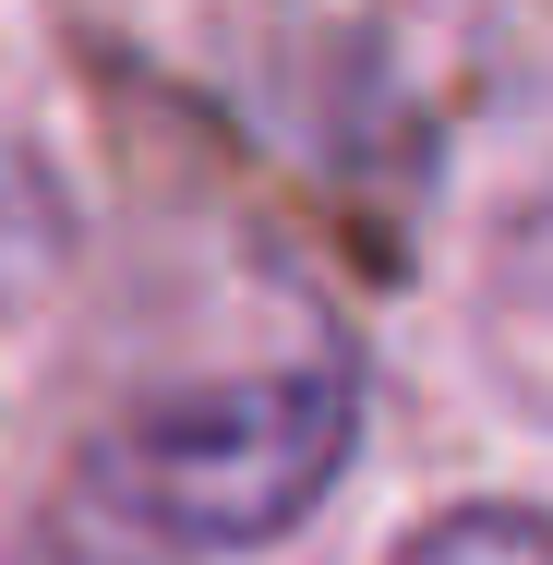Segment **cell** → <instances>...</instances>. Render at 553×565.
<instances>
[{"instance_id": "6da1fadb", "label": "cell", "mask_w": 553, "mask_h": 565, "mask_svg": "<svg viewBox=\"0 0 553 565\" xmlns=\"http://www.w3.org/2000/svg\"><path fill=\"white\" fill-rule=\"evenodd\" d=\"M361 457V373L349 361H277L193 397H145L97 434L85 505L132 530L145 554H241L301 530Z\"/></svg>"}, {"instance_id": "7a4b0ae2", "label": "cell", "mask_w": 553, "mask_h": 565, "mask_svg": "<svg viewBox=\"0 0 553 565\" xmlns=\"http://www.w3.org/2000/svg\"><path fill=\"white\" fill-rule=\"evenodd\" d=\"M385 565H553V518L542 505H445Z\"/></svg>"}]
</instances>
